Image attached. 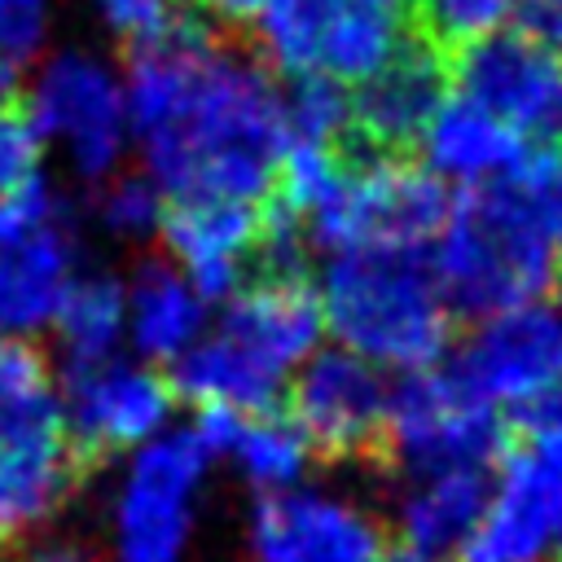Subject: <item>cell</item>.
<instances>
[{"label": "cell", "instance_id": "obj_1", "mask_svg": "<svg viewBox=\"0 0 562 562\" xmlns=\"http://www.w3.org/2000/svg\"><path fill=\"white\" fill-rule=\"evenodd\" d=\"M123 97L149 180L171 202L263 206L272 198L294 140L285 97L211 22L180 13L154 44L132 48Z\"/></svg>", "mask_w": 562, "mask_h": 562}, {"label": "cell", "instance_id": "obj_2", "mask_svg": "<svg viewBox=\"0 0 562 562\" xmlns=\"http://www.w3.org/2000/svg\"><path fill=\"white\" fill-rule=\"evenodd\" d=\"M321 307L342 351L404 373L435 369L452 338V307L430 255L417 250L334 255L321 281Z\"/></svg>", "mask_w": 562, "mask_h": 562}, {"label": "cell", "instance_id": "obj_3", "mask_svg": "<svg viewBox=\"0 0 562 562\" xmlns=\"http://www.w3.org/2000/svg\"><path fill=\"white\" fill-rule=\"evenodd\" d=\"M430 263L452 316L474 321L540 303V294L558 285V246L509 180L465 184L452 198V215Z\"/></svg>", "mask_w": 562, "mask_h": 562}, {"label": "cell", "instance_id": "obj_4", "mask_svg": "<svg viewBox=\"0 0 562 562\" xmlns=\"http://www.w3.org/2000/svg\"><path fill=\"white\" fill-rule=\"evenodd\" d=\"M342 180L312 211L307 237L329 255L356 250H417L443 237L452 193L413 158H351L342 154Z\"/></svg>", "mask_w": 562, "mask_h": 562}, {"label": "cell", "instance_id": "obj_5", "mask_svg": "<svg viewBox=\"0 0 562 562\" xmlns=\"http://www.w3.org/2000/svg\"><path fill=\"white\" fill-rule=\"evenodd\" d=\"M417 0H272L259 18V44L285 75H321L334 83L373 79L413 31Z\"/></svg>", "mask_w": 562, "mask_h": 562}, {"label": "cell", "instance_id": "obj_6", "mask_svg": "<svg viewBox=\"0 0 562 562\" xmlns=\"http://www.w3.org/2000/svg\"><path fill=\"white\" fill-rule=\"evenodd\" d=\"M514 452L509 417L452 364L413 369L391 386L386 470L430 479L443 470H492Z\"/></svg>", "mask_w": 562, "mask_h": 562}, {"label": "cell", "instance_id": "obj_7", "mask_svg": "<svg viewBox=\"0 0 562 562\" xmlns=\"http://www.w3.org/2000/svg\"><path fill=\"white\" fill-rule=\"evenodd\" d=\"M88 470L92 461L79 452L53 391L0 413V549L44 527Z\"/></svg>", "mask_w": 562, "mask_h": 562}, {"label": "cell", "instance_id": "obj_8", "mask_svg": "<svg viewBox=\"0 0 562 562\" xmlns=\"http://www.w3.org/2000/svg\"><path fill=\"white\" fill-rule=\"evenodd\" d=\"M290 422L325 461H391V386L378 364L334 347L316 351L290 386Z\"/></svg>", "mask_w": 562, "mask_h": 562}, {"label": "cell", "instance_id": "obj_9", "mask_svg": "<svg viewBox=\"0 0 562 562\" xmlns=\"http://www.w3.org/2000/svg\"><path fill=\"white\" fill-rule=\"evenodd\" d=\"M211 465L198 430L149 439L114 501V558L119 562H180L193 527V496Z\"/></svg>", "mask_w": 562, "mask_h": 562}, {"label": "cell", "instance_id": "obj_10", "mask_svg": "<svg viewBox=\"0 0 562 562\" xmlns=\"http://www.w3.org/2000/svg\"><path fill=\"white\" fill-rule=\"evenodd\" d=\"M452 79L527 145H562V53L496 31L452 57Z\"/></svg>", "mask_w": 562, "mask_h": 562}, {"label": "cell", "instance_id": "obj_11", "mask_svg": "<svg viewBox=\"0 0 562 562\" xmlns=\"http://www.w3.org/2000/svg\"><path fill=\"white\" fill-rule=\"evenodd\" d=\"M31 114L44 132V140H61L70 154V167L83 180H101L114 171L127 136V97L119 79L88 53H61L53 57L31 92Z\"/></svg>", "mask_w": 562, "mask_h": 562}, {"label": "cell", "instance_id": "obj_12", "mask_svg": "<svg viewBox=\"0 0 562 562\" xmlns=\"http://www.w3.org/2000/svg\"><path fill=\"white\" fill-rule=\"evenodd\" d=\"M452 61L426 40L404 44L373 79L351 92V132L342 154L351 158H408L426 140L435 114L448 101Z\"/></svg>", "mask_w": 562, "mask_h": 562}, {"label": "cell", "instance_id": "obj_13", "mask_svg": "<svg viewBox=\"0 0 562 562\" xmlns=\"http://www.w3.org/2000/svg\"><path fill=\"white\" fill-rule=\"evenodd\" d=\"M171 378L154 369L123 360L66 364V426L92 465L123 448H145L149 439H158L171 417Z\"/></svg>", "mask_w": 562, "mask_h": 562}, {"label": "cell", "instance_id": "obj_14", "mask_svg": "<svg viewBox=\"0 0 562 562\" xmlns=\"http://www.w3.org/2000/svg\"><path fill=\"white\" fill-rule=\"evenodd\" d=\"M452 369L496 408H522L562 382V316L527 303L479 321Z\"/></svg>", "mask_w": 562, "mask_h": 562}, {"label": "cell", "instance_id": "obj_15", "mask_svg": "<svg viewBox=\"0 0 562 562\" xmlns=\"http://www.w3.org/2000/svg\"><path fill=\"white\" fill-rule=\"evenodd\" d=\"M562 544V465L514 448L474 536L452 562H544Z\"/></svg>", "mask_w": 562, "mask_h": 562}, {"label": "cell", "instance_id": "obj_16", "mask_svg": "<svg viewBox=\"0 0 562 562\" xmlns=\"http://www.w3.org/2000/svg\"><path fill=\"white\" fill-rule=\"evenodd\" d=\"M255 562H373L382 527L351 501L325 492H272L250 514Z\"/></svg>", "mask_w": 562, "mask_h": 562}, {"label": "cell", "instance_id": "obj_17", "mask_svg": "<svg viewBox=\"0 0 562 562\" xmlns=\"http://www.w3.org/2000/svg\"><path fill=\"white\" fill-rule=\"evenodd\" d=\"M325 329L321 294L307 272H255L224 303V338L255 356L263 369L285 373L299 360H312V347Z\"/></svg>", "mask_w": 562, "mask_h": 562}, {"label": "cell", "instance_id": "obj_18", "mask_svg": "<svg viewBox=\"0 0 562 562\" xmlns=\"http://www.w3.org/2000/svg\"><path fill=\"white\" fill-rule=\"evenodd\" d=\"M162 241L202 303H228L241 290L246 259L263 246V206L246 202H171L162 211Z\"/></svg>", "mask_w": 562, "mask_h": 562}, {"label": "cell", "instance_id": "obj_19", "mask_svg": "<svg viewBox=\"0 0 562 562\" xmlns=\"http://www.w3.org/2000/svg\"><path fill=\"white\" fill-rule=\"evenodd\" d=\"M70 281H75L70 215L40 233L0 241V338H18L57 321Z\"/></svg>", "mask_w": 562, "mask_h": 562}, {"label": "cell", "instance_id": "obj_20", "mask_svg": "<svg viewBox=\"0 0 562 562\" xmlns=\"http://www.w3.org/2000/svg\"><path fill=\"white\" fill-rule=\"evenodd\" d=\"M422 154L435 176H457L465 184H483V180L509 176L518 167V158L527 154V140L518 132H509L496 114H487L479 101L457 92L435 114V123L422 140Z\"/></svg>", "mask_w": 562, "mask_h": 562}, {"label": "cell", "instance_id": "obj_21", "mask_svg": "<svg viewBox=\"0 0 562 562\" xmlns=\"http://www.w3.org/2000/svg\"><path fill=\"white\" fill-rule=\"evenodd\" d=\"M171 391L198 408H233L241 417H268L281 400V373L263 369L224 334L198 338L171 369Z\"/></svg>", "mask_w": 562, "mask_h": 562}, {"label": "cell", "instance_id": "obj_22", "mask_svg": "<svg viewBox=\"0 0 562 562\" xmlns=\"http://www.w3.org/2000/svg\"><path fill=\"white\" fill-rule=\"evenodd\" d=\"M487 470H443L417 479V487L400 505V536L426 558L457 553L487 514Z\"/></svg>", "mask_w": 562, "mask_h": 562}, {"label": "cell", "instance_id": "obj_23", "mask_svg": "<svg viewBox=\"0 0 562 562\" xmlns=\"http://www.w3.org/2000/svg\"><path fill=\"white\" fill-rule=\"evenodd\" d=\"M202 294L167 259H145L127 294L132 342L149 360H180L202 334Z\"/></svg>", "mask_w": 562, "mask_h": 562}, {"label": "cell", "instance_id": "obj_24", "mask_svg": "<svg viewBox=\"0 0 562 562\" xmlns=\"http://www.w3.org/2000/svg\"><path fill=\"white\" fill-rule=\"evenodd\" d=\"M53 325L61 334V347H66L70 364L114 360V347L127 329V290L105 272L75 277Z\"/></svg>", "mask_w": 562, "mask_h": 562}, {"label": "cell", "instance_id": "obj_25", "mask_svg": "<svg viewBox=\"0 0 562 562\" xmlns=\"http://www.w3.org/2000/svg\"><path fill=\"white\" fill-rule=\"evenodd\" d=\"M228 457L241 465V474L263 496H272V492H290L299 483V474L307 470L312 448H307L303 430L290 417H272L268 413V417H246L241 422L237 443H233Z\"/></svg>", "mask_w": 562, "mask_h": 562}, {"label": "cell", "instance_id": "obj_26", "mask_svg": "<svg viewBox=\"0 0 562 562\" xmlns=\"http://www.w3.org/2000/svg\"><path fill=\"white\" fill-rule=\"evenodd\" d=\"M518 9V0H417L413 4V31L430 48H439L448 61L474 48L479 40L496 35L501 22Z\"/></svg>", "mask_w": 562, "mask_h": 562}, {"label": "cell", "instance_id": "obj_27", "mask_svg": "<svg viewBox=\"0 0 562 562\" xmlns=\"http://www.w3.org/2000/svg\"><path fill=\"white\" fill-rule=\"evenodd\" d=\"M285 119H290V136L294 140L342 149V140L351 132V92L342 83H334V79L303 75L285 92Z\"/></svg>", "mask_w": 562, "mask_h": 562}, {"label": "cell", "instance_id": "obj_28", "mask_svg": "<svg viewBox=\"0 0 562 562\" xmlns=\"http://www.w3.org/2000/svg\"><path fill=\"white\" fill-rule=\"evenodd\" d=\"M501 180L514 184V193L536 215L544 237L562 250V145H527L518 167Z\"/></svg>", "mask_w": 562, "mask_h": 562}, {"label": "cell", "instance_id": "obj_29", "mask_svg": "<svg viewBox=\"0 0 562 562\" xmlns=\"http://www.w3.org/2000/svg\"><path fill=\"white\" fill-rule=\"evenodd\" d=\"M40 154H44V132L31 114L26 101H13L4 114H0V198L40 180L35 167H40Z\"/></svg>", "mask_w": 562, "mask_h": 562}, {"label": "cell", "instance_id": "obj_30", "mask_svg": "<svg viewBox=\"0 0 562 562\" xmlns=\"http://www.w3.org/2000/svg\"><path fill=\"white\" fill-rule=\"evenodd\" d=\"M97 211H101L105 228L136 237V233H149L154 224H162V189H158L154 180L123 176V180H114V184L101 193Z\"/></svg>", "mask_w": 562, "mask_h": 562}, {"label": "cell", "instance_id": "obj_31", "mask_svg": "<svg viewBox=\"0 0 562 562\" xmlns=\"http://www.w3.org/2000/svg\"><path fill=\"white\" fill-rule=\"evenodd\" d=\"M48 31V0H0V66L26 61Z\"/></svg>", "mask_w": 562, "mask_h": 562}, {"label": "cell", "instance_id": "obj_32", "mask_svg": "<svg viewBox=\"0 0 562 562\" xmlns=\"http://www.w3.org/2000/svg\"><path fill=\"white\" fill-rule=\"evenodd\" d=\"M97 9H101V18H105V26L119 35V40H127L132 48H140V44H154L180 13L171 9V0H97Z\"/></svg>", "mask_w": 562, "mask_h": 562}, {"label": "cell", "instance_id": "obj_33", "mask_svg": "<svg viewBox=\"0 0 562 562\" xmlns=\"http://www.w3.org/2000/svg\"><path fill=\"white\" fill-rule=\"evenodd\" d=\"M40 391H48L44 356L22 338H0V413H9L13 404Z\"/></svg>", "mask_w": 562, "mask_h": 562}, {"label": "cell", "instance_id": "obj_34", "mask_svg": "<svg viewBox=\"0 0 562 562\" xmlns=\"http://www.w3.org/2000/svg\"><path fill=\"white\" fill-rule=\"evenodd\" d=\"M514 31L549 53H562V0H518Z\"/></svg>", "mask_w": 562, "mask_h": 562}, {"label": "cell", "instance_id": "obj_35", "mask_svg": "<svg viewBox=\"0 0 562 562\" xmlns=\"http://www.w3.org/2000/svg\"><path fill=\"white\" fill-rule=\"evenodd\" d=\"M189 9H193V18H211V22H220V26H250V22H259L263 18V9L272 4V0H184Z\"/></svg>", "mask_w": 562, "mask_h": 562}, {"label": "cell", "instance_id": "obj_36", "mask_svg": "<svg viewBox=\"0 0 562 562\" xmlns=\"http://www.w3.org/2000/svg\"><path fill=\"white\" fill-rule=\"evenodd\" d=\"M22 562H97V553L79 540H44V544H31Z\"/></svg>", "mask_w": 562, "mask_h": 562}, {"label": "cell", "instance_id": "obj_37", "mask_svg": "<svg viewBox=\"0 0 562 562\" xmlns=\"http://www.w3.org/2000/svg\"><path fill=\"white\" fill-rule=\"evenodd\" d=\"M373 562H435V558H426V553H417L408 544H395V549H382Z\"/></svg>", "mask_w": 562, "mask_h": 562}, {"label": "cell", "instance_id": "obj_38", "mask_svg": "<svg viewBox=\"0 0 562 562\" xmlns=\"http://www.w3.org/2000/svg\"><path fill=\"white\" fill-rule=\"evenodd\" d=\"M13 105V70L9 66H0V114Z\"/></svg>", "mask_w": 562, "mask_h": 562}, {"label": "cell", "instance_id": "obj_39", "mask_svg": "<svg viewBox=\"0 0 562 562\" xmlns=\"http://www.w3.org/2000/svg\"><path fill=\"white\" fill-rule=\"evenodd\" d=\"M558 303H562V268H558ZM562 316V312H558Z\"/></svg>", "mask_w": 562, "mask_h": 562}]
</instances>
